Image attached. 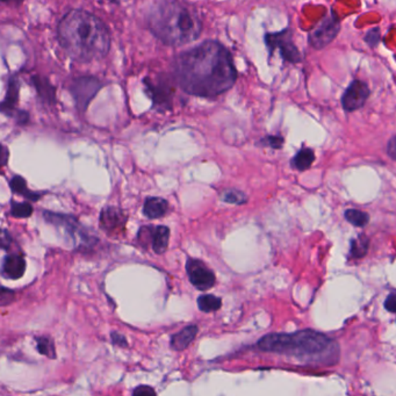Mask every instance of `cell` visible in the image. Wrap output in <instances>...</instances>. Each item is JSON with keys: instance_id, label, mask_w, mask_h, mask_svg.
<instances>
[{"instance_id": "cell-29", "label": "cell", "mask_w": 396, "mask_h": 396, "mask_svg": "<svg viewBox=\"0 0 396 396\" xmlns=\"http://www.w3.org/2000/svg\"><path fill=\"white\" fill-rule=\"evenodd\" d=\"M379 39H380V30L379 28H373L370 30L365 37L366 43L370 44V47H375L379 43Z\"/></svg>"}, {"instance_id": "cell-8", "label": "cell", "mask_w": 396, "mask_h": 396, "mask_svg": "<svg viewBox=\"0 0 396 396\" xmlns=\"http://www.w3.org/2000/svg\"><path fill=\"white\" fill-rule=\"evenodd\" d=\"M188 278L192 285L199 290H207L215 285L217 278L214 272L199 259H188L186 264Z\"/></svg>"}, {"instance_id": "cell-35", "label": "cell", "mask_w": 396, "mask_h": 396, "mask_svg": "<svg viewBox=\"0 0 396 396\" xmlns=\"http://www.w3.org/2000/svg\"><path fill=\"white\" fill-rule=\"evenodd\" d=\"M23 0H0V3H4V4H21Z\"/></svg>"}, {"instance_id": "cell-3", "label": "cell", "mask_w": 396, "mask_h": 396, "mask_svg": "<svg viewBox=\"0 0 396 396\" xmlns=\"http://www.w3.org/2000/svg\"><path fill=\"white\" fill-rule=\"evenodd\" d=\"M147 21L151 33L163 43L172 47L197 40L202 30L197 11L176 0H166L156 5L149 12Z\"/></svg>"}, {"instance_id": "cell-32", "label": "cell", "mask_w": 396, "mask_h": 396, "mask_svg": "<svg viewBox=\"0 0 396 396\" xmlns=\"http://www.w3.org/2000/svg\"><path fill=\"white\" fill-rule=\"evenodd\" d=\"M8 158H10V151L5 146L0 144V169L6 166Z\"/></svg>"}, {"instance_id": "cell-28", "label": "cell", "mask_w": 396, "mask_h": 396, "mask_svg": "<svg viewBox=\"0 0 396 396\" xmlns=\"http://www.w3.org/2000/svg\"><path fill=\"white\" fill-rule=\"evenodd\" d=\"M263 143L273 148V149H280L283 147L284 139L280 136H268L266 139H263Z\"/></svg>"}, {"instance_id": "cell-36", "label": "cell", "mask_w": 396, "mask_h": 396, "mask_svg": "<svg viewBox=\"0 0 396 396\" xmlns=\"http://www.w3.org/2000/svg\"><path fill=\"white\" fill-rule=\"evenodd\" d=\"M110 3H114V4H125V3H129L132 0H108Z\"/></svg>"}, {"instance_id": "cell-16", "label": "cell", "mask_w": 396, "mask_h": 396, "mask_svg": "<svg viewBox=\"0 0 396 396\" xmlns=\"http://www.w3.org/2000/svg\"><path fill=\"white\" fill-rule=\"evenodd\" d=\"M169 204L161 198H148L144 202L143 214L148 219H159L166 215Z\"/></svg>"}, {"instance_id": "cell-25", "label": "cell", "mask_w": 396, "mask_h": 396, "mask_svg": "<svg viewBox=\"0 0 396 396\" xmlns=\"http://www.w3.org/2000/svg\"><path fill=\"white\" fill-rule=\"evenodd\" d=\"M222 201L231 204V205H242L246 202V195L241 191L236 190H228L221 195Z\"/></svg>"}, {"instance_id": "cell-5", "label": "cell", "mask_w": 396, "mask_h": 396, "mask_svg": "<svg viewBox=\"0 0 396 396\" xmlns=\"http://www.w3.org/2000/svg\"><path fill=\"white\" fill-rule=\"evenodd\" d=\"M101 88H103L101 81L95 77L85 76L74 79L70 85V92L74 97L78 110L81 112L86 110L92 99L97 96V93Z\"/></svg>"}, {"instance_id": "cell-6", "label": "cell", "mask_w": 396, "mask_h": 396, "mask_svg": "<svg viewBox=\"0 0 396 396\" xmlns=\"http://www.w3.org/2000/svg\"><path fill=\"white\" fill-rule=\"evenodd\" d=\"M341 30V22L334 12L321 20L317 26L309 33L308 42L313 48L323 49L337 37Z\"/></svg>"}, {"instance_id": "cell-14", "label": "cell", "mask_w": 396, "mask_h": 396, "mask_svg": "<svg viewBox=\"0 0 396 396\" xmlns=\"http://www.w3.org/2000/svg\"><path fill=\"white\" fill-rule=\"evenodd\" d=\"M26 271V261L20 255H11L5 258L3 263V275L5 278L15 279L21 278Z\"/></svg>"}, {"instance_id": "cell-15", "label": "cell", "mask_w": 396, "mask_h": 396, "mask_svg": "<svg viewBox=\"0 0 396 396\" xmlns=\"http://www.w3.org/2000/svg\"><path fill=\"white\" fill-rule=\"evenodd\" d=\"M198 331L197 326H188V327L184 328L183 330H180L171 337V348L176 351H183L190 346L192 341H195Z\"/></svg>"}, {"instance_id": "cell-11", "label": "cell", "mask_w": 396, "mask_h": 396, "mask_svg": "<svg viewBox=\"0 0 396 396\" xmlns=\"http://www.w3.org/2000/svg\"><path fill=\"white\" fill-rule=\"evenodd\" d=\"M139 242H151L152 250L157 255L166 253L169 246L170 229L166 226H158V227H143L141 228L139 232Z\"/></svg>"}, {"instance_id": "cell-31", "label": "cell", "mask_w": 396, "mask_h": 396, "mask_svg": "<svg viewBox=\"0 0 396 396\" xmlns=\"http://www.w3.org/2000/svg\"><path fill=\"white\" fill-rule=\"evenodd\" d=\"M132 394L134 395H156V392L149 386H139L137 388L134 389Z\"/></svg>"}, {"instance_id": "cell-18", "label": "cell", "mask_w": 396, "mask_h": 396, "mask_svg": "<svg viewBox=\"0 0 396 396\" xmlns=\"http://www.w3.org/2000/svg\"><path fill=\"white\" fill-rule=\"evenodd\" d=\"M10 188H11L12 191L14 192L15 195H22L23 198L30 200V201H37L41 197L40 195L34 193V192L28 190L26 180L20 176H15L14 178L10 181Z\"/></svg>"}, {"instance_id": "cell-4", "label": "cell", "mask_w": 396, "mask_h": 396, "mask_svg": "<svg viewBox=\"0 0 396 396\" xmlns=\"http://www.w3.org/2000/svg\"><path fill=\"white\" fill-rule=\"evenodd\" d=\"M258 348L266 353H280L300 359L333 364L337 359L338 348L331 338L314 330L294 334H270L261 337Z\"/></svg>"}, {"instance_id": "cell-2", "label": "cell", "mask_w": 396, "mask_h": 396, "mask_svg": "<svg viewBox=\"0 0 396 396\" xmlns=\"http://www.w3.org/2000/svg\"><path fill=\"white\" fill-rule=\"evenodd\" d=\"M57 35L66 54L79 62L103 59L110 52L108 28L88 11L72 10L66 13L59 22Z\"/></svg>"}, {"instance_id": "cell-12", "label": "cell", "mask_w": 396, "mask_h": 396, "mask_svg": "<svg viewBox=\"0 0 396 396\" xmlns=\"http://www.w3.org/2000/svg\"><path fill=\"white\" fill-rule=\"evenodd\" d=\"M126 221H127V217L125 213L121 209L115 208V207L103 209V212L100 214V227L110 235L122 230L125 228Z\"/></svg>"}, {"instance_id": "cell-34", "label": "cell", "mask_w": 396, "mask_h": 396, "mask_svg": "<svg viewBox=\"0 0 396 396\" xmlns=\"http://www.w3.org/2000/svg\"><path fill=\"white\" fill-rule=\"evenodd\" d=\"M387 152H388L389 156L395 159L396 154V144H395V137H392L390 141L388 142V146H387Z\"/></svg>"}, {"instance_id": "cell-1", "label": "cell", "mask_w": 396, "mask_h": 396, "mask_svg": "<svg viewBox=\"0 0 396 396\" xmlns=\"http://www.w3.org/2000/svg\"><path fill=\"white\" fill-rule=\"evenodd\" d=\"M173 77L188 95L215 97L232 88L237 72L224 46L206 41L178 55L173 63Z\"/></svg>"}, {"instance_id": "cell-19", "label": "cell", "mask_w": 396, "mask_h": 396, "mask_svg": "<svg viewBox=\"0 0 396 396\" xmlns=\"http://www.w3.org/2000/svg\"><path fill=\"white\" fill-rule=\"evenodd\" d=\"M314 161H315L314 150L309 149V148H302L297 152V156L292 159V164L299 171H305L312 166Z\"/></svg>"}, {"instance_id": "cell-9", "label": "cell", "mask_w": 396, "mask_h": 396, "mask_svg": "<svg viewBox=\"0 0 396 396\" xmlns=\"http://www.w3.org/2000/svg\"><path fill=\"white\" fill-rule=\"evenodd\" d=\"M19 93H20V85H19L18 79L15 77L10 78L6 96L0 103V112L8 117H15L18 119L19 123H26L30 119V115L27 112H22L17 108L19 103Z\"/></svg>"}, {"instance_id": "cell-13", "label": "cell", "mask_w": 396, "mask_h": 396, "mask_svg": "<svg viewBox=\"0 0 396 396\" xmlns=\"http://www.w3.org/2000/svg\"><path fill=\"white\" fill-rule=\"evenodd\" d=\"M144 83L147 84L148 93L152 98L155 105L166 108V105H169L170 101H171L170 86H168V84L163 83V81L154 83L149 79H146Z\"/></svg>"}, {"instance_id": "cell-21", "label": "cell", "mask_w": 396, "mask_h": 396, "mask_svg": "<svg viewBox=\"0 0 396 396\" xmlns=\"http://www.w3.org/2000/svg\"><path fill=\"white\" fill-rule=\"evenodd\" d=\"M344 217L353 226L359 228L365 227L370 220L368 214L359 209H346Z\"/></svg>"}, {"instance_id": "cell-22", "label": "cell", "mask_w": 396, "mask_h": 396, "mask_svg": "<svg viewBox=\"0 0 396 396\" xmlns=\"http://www.w3.org/2000/svg\"><path fill=\"white\" fill-rule=\"evenodd\" d=\"M370 241L365 235H360L357 239H353L351 242V250H350V256L353 258H363L368 250Z\"/></svg>"}, {"instance_id": "cell-10", "label": "cell", "mask_w": 396, "mask_h": 396, "mask_svg": "<svg viewBox=\"0 0 396 396\" xmlns=\"http://www.w3.org/2000/svg\"><path fill=\"white\" fill-rule=\"evenodd\" d=\"M368 97H370V88L366 83L353 81L341 97V105L346 112H353L362 108L368 99Z\"/></svg>"}, {"instance_id": "cell-27", "label": "cell", "mask_w": 396, "mask_h": 396, "mask_svg": "<svg viewBox=\"0 0 396 396\" xmlns=\"http://www.w3.org/2000/svg\"><path fill=\"white\" fill-rule=\"evenodd\" d=\"M13 239L5 229H0V249L8 250L11 248Z\"/></svg>"}, {"instance_id": "cell-26", "label": "cell", "mask_w": 396, "mask_h": 396, "mask_svg": "<svg viewBox=\"0 0 396 396\" xmlns=\"http://www.w3.org/2000/svg\"><path fill=\"white\" fill-rule=\"evenodd\" d=\"M14 290L6 288V287H0V306L11 305L14 302Z\"/></svg>"}, {"instance_id": "cell-23", "label": "cell", "mask_w": 396, "mask_h": 396, "mask_svg": "<svg viewBox=\"0 0 396 396\" xmlns=\"http://www.w3.org/2000/svg\"><path fill=\"white\" fill-rule=\"evenodd\" d=\"M37 351H39L41 355L48 357L50 359H55V343H54L52 338L47 337V336H43V337H37Z\"/></svg>"}, {"instance_id": "cell-20", "label": "cell", "mask_w": 396, "mask_h": 396, "mask_svg": "<svg viewBox=\"0 0 396 396\" xmlns=\"http://www.w3.org/2000/svg\"><path fill=\"white\" fill-rule=\"evenodd\" d=\"M222 306V300L220 297L208 294V295H201L198 299V307L201 312L210 313L217 312Z\"/></svg>"}, {"instance_id": "cell-17", "label": "cell", "mask_w": 396, "mask_h": 396, "mask_svg": "<svg viewBox=\"0 0 396 396\" xmlns=\"http://www.w3.org/2000/svg\"><path fill=\"white\" fill-rule=\"evenodd\" d=\"M33 83L41 99L48 103H55V88L49 83L48 79L37 76L33 78Z\"/></svg>"}, {"instance_id": "cell-30", "label": "cell", "mask_w": 396, "mask_h": 396, "mask_svg": "<svg viewBox=\"0 0 396 396\" xmlns=\"http://www.w3.org/2000/svg\"><path fill=\"white\" fill-rule=\"evenodd\" d=\"M110 337H112V341H113V344L118 345V346H121V348H126V346H128L127 339H126L125 336H122L121 334H119V333H112Z\"/></svg>"}, {"instance_id": "cell-7", "label": "cell", "mask_w": 396, "mask_h": 396, "mask_svg": "<svg viewBox=\"0 0 396 396\" xmlns=\"http://www.w3.org/2000/svg\"><path fill=\"white\" fill-rule=\"evenodd\" d=\"M265 43L268 44L270 52L278 49L280 55L286 62L297 63L302 59L299 49L292 40L290 30H285L280 33L266 34Z\"/></svg>"}, {"instance_id": "cell-24", "label": "cell", "mask_w": 396, "mask_h": 396, "mask_svg": "<svg viewBox=\"0 0 396 396\" xmlns=\"http://www.w3.org/2000/svg\"><path fill=\"white\" fill-rule=\"evenodd\" d=\"M12 217H18V219H26L32 217L33 214V206L30 202H15L11 204Z\"/></svg>"}, {"instance_id": "cell-33", "label": "cell", "mask_w": 396, "mask_h": 396, "mask_svg": "<svg viewBox=\"0 0 396 396\" xmlns=\"http://www.w3.org/2000/svg\"><path fill=\"white\" fill-rule=\"evenodd\" d=\"M385 308L387 309L388 312L393 313V314L396 312L395 294L392 293L386 299Z\"/></svg>"}]
</instances>
